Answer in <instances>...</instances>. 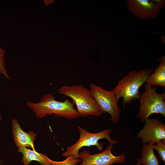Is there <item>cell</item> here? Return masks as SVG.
<instances>
[{
	"label": "cell",
	"instance_id": "30bf717a",
	"mask_svg": "<svg viewBox=\"0 0 165 165\" xmlns=\"http://www.w3.org/2000/svg\"><path fill=\"white\" fill-rule=\"evenodd\" d=\"M12 126L13 137L17 147H29L35 150L34 142L36 134L32 131L28 132L24 131L15 119L12 121Z\"/></svg>",
	"mask_w": 165,
	"mask_h": 165
},
{
	"label": "cell",
	"instance_id": "ac0fdd59",
	"mask_svg": "<svg viewBox=\"0 0 165 165\" xmlns=\"http://www.w3.org/2000/svg\"><path fill=\"white\" fill-rule=\"evenodd\" d=\"M136 165H143L141 164L140 158L139 157L138 159V160Z\"/></svg>",
	"mask_w": 165,
	"mask_h": 165
},
{
	"label": "cell",
	"instance_id": "5b68a950",
	"mask_svg": "<svg viewBox=\"0 0 165 165\" xmlns=\"http://www.w3.org/2000/svg\"><path fill=\"white\" fill-rule=\"evenodd\" d=\"M79 133V138L78 140L74 144L68 146L66 150L64 152L62 155L66 157L70 156H73L76 158H79V150L84 147L95 146L100 151L103 148V144L99 143L100 140L106 139L109 144H116L117 141L112 140L109 135V133L112 129H105L97 133H90L86 129L80 126L78 127Z\"/></svg>",
	"mask_w": 165,
	"mask_h": 165
},
{
	"label": "cell",
	"instance_id": "d6986e66",
	"mask_svg": "<svg viewBox=\"0 0 165 165\" xmlns=\"http://www.w3.org/2000/svg\"><path fill=\"white\" fill-rule=\"evenodd\" d=\"M2 119V117L1 115H0V122H1V120Z\"/></svg>",
	"mask_w": 165,
	"mask_h": 165
},
{
	"label": "cell",
	"instance_id": "8992f818",
	"mask_svg": "<svg viewBox=\"0 0 165 165\" xmlns=\"http://www.w3.org/2000/svg\"><path fill=\"white\" fill-rule=\"evenodd\" d=\"M90 91L103 113H108L110 120L116 123L120 119L122 111L118 106L116 96L112 90H106L93 83L90 85Z\"/></svg>",
	"mask_w": 165,
	"mask_h": 165
},
{
	"label": "cell",
	"instance_id": "8fae6325",
	"mask_svg": "<svg viewBox=\"0 0 165 165\" xmlns=\"http://www.w3.org/2000/svg\"><path fill=\"white\" fill-rule=\"evenodd\" d=\"M18 152L23 155L22 161L24 165H28L32 161L39 162L42 165H51V160L47 156L43 153H39L35 150H31L26 147L18 148Z\"/></svg>",
	"mask_w": 165,
	"mask_h": 165
},
{
	"label": "cell",
	"instance_id": "7c38bea8",
	"mask_svg": "<svg viewBox=\"0 0 165 165\" xmlns=\"http://www.w3.org/2000/svg\"><path fill=\"white\" fill-rule=\"evenodd\" d=\"M159 65L153 73L146 81V83L152 86H160L165 88V56L159 59Z\"/></svg>",
	"mask_w": 165,
	"mask_h": 165
},
{
	"label": "cell",
	"instance_id": "ba28073f",
	"mask_svg": "<svg viewBox=\"0 0 165 165\" xmlns=\"http://www.w3.org/2000/svg\"><path fill=\"white\" fill-rule=\"evenodd\" d=\"M113 146L109 144L103 152L94 154L84 150L81 152L79 158L82 162L79 165H111L114 163H122L125 161L126 156L123 154L114 156L111 152Z\"/></svg>",
	"mask_w": 165,
	"mask_h": 165
},
{
	"label": "cell",
	"instance_id": "52a82bcc",
	"mask_svg": "<svg viewBox=\"0 0 165 165\" xmlns=\"http://www.w3.org/2000/svg\"><path fill=\"white\" fill-rule=\"evenodd\" d=\"M126 2L130 13L140 20L155 18L165 4L163 0H127Z\"/></svg>",
	"mask_w": 165,
	"mask_h": 165
},
{
	"label": "cell",
	"instance_id": "9a60e30c",
	"mask_svg": "<svg viewBox=\"0 0 165 165\" xmlns=\"http://www.w3.org/2000/svg\"><path fill=\"white\" fill-rule=\"evenodd\" d=\"M82 161L80 158H76L73 156H70L62 161H57L51 160V165H77Z\"/></svg>",
	"mask_w": 165,
	"mask_h": 165
},
{
	"label": "cell",
	"instance_id": "3957f363",
	"mask_svg": "<svg viewBox=\"0 0 165 165\" xmlns=\"http://www.w3.org/2000/svg\"><path fill=\"white\" fill-rule=\"evenodd\" d=\"M58 92L72 99L80 116H98L103 113L90 90L81 84L63 86L59 88Z\"/></svg>",
	"mask_w": 165,
	"mask_h": 165
},
{
	"label": "cell",
	"instance_id": "2e32d148",
	"mask_svg": "<svg viewBox=\"0 0 165 165\" xmlns=\"http://www.w3.org/2000/svg\"><path fill=\"white\" fill-rule=\"evenodd\" d=\"M153 149L156 150L159 155V158L165 162V140L160 141L152 145Z\"/></svg>",
	"mask_w": 165,
	"mask_h": 165
},
{
	"label": "cell",
	"instance_id": "6da1fadb",
	"mask_svg": "<svg viewBox=\"0 0 165 165\" xmlns=\"http://www.w3.org/2000/svg\"><path fill=\"white\" fill-rule=\"evenodd\" d=\"M26 105L36 116L40 118L52 114L57 117L67 119H76L80 116L74 108L72 102L67 99L63 101H57L51 93L44 94L38 102L28 101Z\"/></svg>",
	"mask_w": 165,
	"mask_h": 165
},
{
	"label": "cell",
	"instance_id": "277c9868",
	"mask_svg": "<svg viewBox=\"0 0 165 165\" xmlns=\"http://www.w3.org/2000/svg\"><path fill=\"white\" fill-rule=\"evenodd\" d=\"M145 91L139 99L140 105L136 118L144 122L151 115L160 114L165 117V92L158 94L157 87L145 83Z\"/></svg>",
	"mask_w": 165,
	"mask_h": 165
},
{
	"label": "cell",
	"instance_id": "5bb4252c",
	"mask_svg": "<svg viewBox=\"0 0 165 165\" xmlns=\"http://www.w3.org/2000/svg\"><path fill=\"white\" fill-rule=\"evenodd\" d=\"M6 52L0 45V74L3 75L6 79L10 78L6 68L5 55Z\"/></svg>",
	"mask_w": 165,
	"mask_h": 165
},
{
	"label": "cell",
	"instance_id": "9c48e42d",
	"mask_svg": "<svg viewBox=\"0 0 165 165\" xmlns=\"http://www.w3.org/2000/svg\"><path fill=\"white\" fill-rule=\"evenodd\" d=\"M143 128L137 137L143 144L154 145L158 141L165 140V125L157 119H148L144 122Z\"/></svg>",
	"mask_w": 165,
	"mask_h": 165
},
{
	"label": "cell",
	"instance_id": "4fadbf2b",
	"mask_svg": "<svg viewBox=\"0 0 165 165\" xmlns=\"http://www.w3.org/2000/svg\"><path fill=\"white\" fill-rule=\"evenodd\" d=\"M140 160L143 165H160L151 144H143Z\"/></svg>",
	"mask_w": 165,
	"mask_h": 165
},
{
	"label": "cell",
	"instance_id": "e0dca14e",
	"mask_svg": "<svg viewBox=\"0 0 165 165\" xmlns=\"http://www.w3.org/2000/svg\"><path fill=\"white\" fill-rule=\"evenodd\" d=\"M53 2V0H45L44 2L46 6H47L49 5L52 3Z\"/></svg>",
	"mask_w": 165,
	"mask_h": 165
},
{
	"label": "cell",
	"instance_id": "7a4b0ae2",
	"mask_svg": "<svg viewBox=\"0 0 165 165\" xmlns=\"http://www.w3.org/2000/svg\"><path fill=\"white\" fill-rule=\"evenodd\" d=\"M153 70V68H146L133 71L119 80L117 85L112 90L118 102L122 98L124 109L126 104L139 99L140 88L145 83Z\"/></svg>",
	"mask_w": 165,
	"mask_h": 165
}]
</instances>
